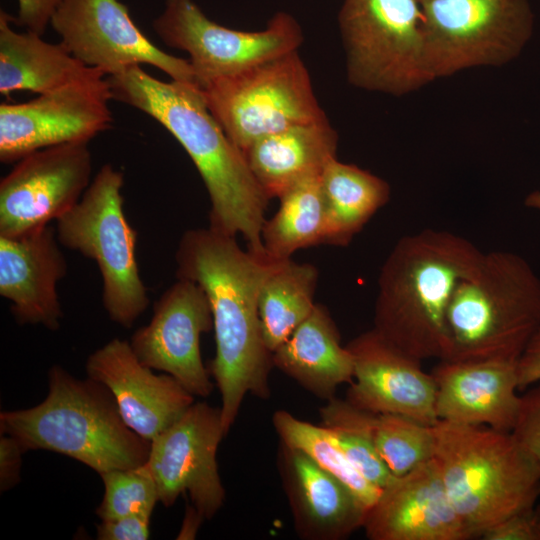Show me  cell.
<instances>
[{
	"mask_svg": "<svg viewBox=\"0 0 540 540\" xmlns=\"http://www.w3.org/2000/svg\"><path fill=\"white\" fill-rule=\"evenodd\" d=\"M177 277L196 282L208 297L216 352L210 373L221 397L227 435L244 398L271 396L272 352L259 317L261 288L280 261L243 250L235 240L208 228L189 229L176 250Z\"/></svg>",
	"mask_w": 540,
	"mask_h": 540,
	"instance_id": "1",
	"label": "cell"
},
{
	"mask_svg": "<svg viewBox=\"0 0 540 540\" xmlns=\"http://www.w3.org/2000/svg\"><path fill=\"white\" fill-rule=\"evenodd\" d=\"M107 80L113 100L155 119L187 152L209 195V227L228 236L241 234L250 252L267 256L261 233L269 199L244 153L209 111L200 89L185 82L161 81L140 65Z\"/></svg>",
	"mask_w": 540,
	"mask_h": 540,
	"instance_id": "2",
	"label": "cell"
},
{
	"mask_svg": "<svg viewBox=\"0 0 540 540\" xmlns=\"http://www.w3.org/2000/svg\"><path fill=\"white\" fill-rule=\"evenodd\" d=\"M483 254L447 230L424 229L400 238L380 270L373 328L420 361L443 359L452 297Z\"/></svg>",
	"mask_w": 540,
	"mask_h": 540,
	"instance_id": "3",
	"label": "cell"
},
{
	"mask_svg": "<svg viewBox=\"0 0 540 540\" xmlns=\"http://www.w3.org/2000/svg\"><path fill=\"white\" fill-rule=\"evenodd\" d=\"M46 398L36 406L0 413V431L24 451L48 450L101 473L148 461L150 441L124 422L111 392L89 377L75 378L61 366L48 374Z\"/></svg>",
	"mask_w": 540,
	"mask_h": 540,
	"instance_id": "4",
	"label": "cell"
},
{
	"mask_svg": "<svg viewBox=\"0 0 540 540\" xmlns=\"http://www.w3.org/2000/svg\"><path fill=\"white\" fill-rule=\"evenodd\" d=\"M539 328L540 277L517 253L487 252L452 297L441 360L519 359Z\"/></svg>",
	"mask_w": 540,
	"mask_h": 540,
	"instance_id": "5",
	"label": "cell"
},
{
	"mask_svg": "<svg viewBox=\"0 0 540 540\" xmlns=\"http://www.w3.org/2000/svg\"><path fill=\"white\" fill-rule=\"evenodd\" d=\"M433 431L432 458L474 538L537 502L540 476L510 432L445 421Z\"/></svg>",
	"mask_w": 540,
	"mask_h": 540,
	"instance_id": "6",
	"label": "cell"
},
{
	"mask_svg": "<svg viewBox=\"0 0 540 540\" xmlns=\"http://www.w3.org/2000/svg\"><path fill=\"white\" fill-rule=\"evenodd\" d=\"M123 184V173L104 164L79 202L56 220V233L61 246L95 261L109 318L130 328L150 299L135 255L137 233L123 208Z\"/></svg>",
	"mask_w": 540,
	"mask_h": 540,
	"instance_id": "7",
	"label": "cell"
},
{
	"mask_svg": "<svg viewBox=\"0 0 540 540\" xmlns=\"http://www.w3.org/2000/svg\"><path fill=\"white\" fill-rule=\"evenodd\" d=\"M338 23L352 85L400 96L434 80L418 0H343Z\"/></svg>",
	"mask_w": 540,
	"mask_h": 540,
	"instance_id": "8",
	"label": "cell"
},
{
	"mask_svg": "<svg viewBox=\"0 0 540 540\" xmlns=\"http://www.w3.org/2000/svg\"><path fill=\"white\" fill-rule=\"evenodd\" d=\"M198 88L213 117L242 152L267 135L328 120L298 50Z\"/></svg>",
	"mask_w": 540,
	"mask_h": 540,
	"instance_id": "9",
	"label": "cell"
},
{
	"mask_svg": "<svg viewBox=\"0 0 540 540\" xmlns=\"http://www.w3.org/2000/svg\"><path fill=\"white\" fill-rule=\"evenodd\" d=\"M433 77L517 58L533 34L528 0H418Z\"/></svg>",
	"mask_w": 540,
	"mask_h": 540,
	"instance_id": "10",
	"label": "cell"
},
{
	"mask_svg": "<svg viewBox=\"0 0 540 540\" xmlns=\"http://www.w3.org/2000/svg\"><path fill=\"white\" fill-rule=\"evenodd\" d=\"M153 29L167 46L188 53L198 87L298 50L303 42L301 26L287 12H276L262 30L242 31L214 22L192 0H167Z\"/></svg>",
	"mask_w": 540,
	"mask_h": 540,
	"instance_id": "11",
	"label": "cell"
},
{
	"mask_svg": "<svg viewBox=\"0 0 540 540\" xmlns=\"http://www.w3.org/2000/svg\"><path fill=\"white\" fill-rule=\"evenodd\" d=\"M50 25L74 57L106 77L146 64L197 86L189 60L151 42L119 0H63Z\"/></svg>",
	"mask_w": 540,
	"mask_h": 540,
	"instance_id": "12",
	"label": "cell"
},
{
	"mask_svg": "<svg viewBox=\"0 0 540 540\" xmlns=\"http://www.w3.org/2000/svg\"><path fill=\"white\" fill-rule=\"evenodd\" d=\"M113 100L105 75L92 76L32 100L0 105V160L8 164L43 148L89 142L110 128Z\"/></svg>",
	"mask_w": 540,
	"mask_h": 540,
	"instance_id": "13",
	"label": "cell"
},
{
	"mask_svg": "<svg viewBox=\"0 0 540 540\" xmlns=\"http://www.w3.org/2000/svg\"><path fill=\"white\" fill-rule=\"evenodd\" d=\"M224 436L220 408L195 401L150 441L146 463L155 480L159 502L170 507L180 495L187 494L204 520L215 516L226 497L216 460Z\"/></svg>",
	"mask_w": 540,
	"mask_h": 540,
	"instance_id": "14",
	"label": "cell"
},
{
	"mask_svg": "<svg viewBox=\"0 0 540 540\" xmlns=\"http://www.w3.org/2000/svg\"><path fill=\"white\" fill-rule=\"evenodd\" d=\"M89 142L40 149L18 160L0 181V236L49 225L71 210L92 179Z\"/></svg>",
	"mask_w": 540,
	"mask_h": 540,
	"instance_id": "15",
	"label": "cell"
},
{
	"mask_svg": "<svg viewBox=\"0 0 540 540\" xmlns=\"http://www.w3.org/2000/svg\"><path fill=\"white\" fill-rule=\"evenodd\" d=\"M213 329L207 295L194 281L178 278L155 302L150 322L129 341L138 359L173 376L191 394L208 397L214 388L200 351V337Z\"/></svg>",
	"mask_w": 540,
	"mask_h": 540,
	"instance_id": "16",
	"label": "cell"
},
{
	"mask_svg": "<svg viewBox=\"0 0 540 540\" xmlns=\"http://www.w3.org/2000/svg\"><path fill=\"white\" fill-rule=\"evenodd\" d=\"M353 358V381L346 400L374 414H398L427 425L438 422L436 385L421 361L405 353L374 328L346 344Z\"/></svg>",
	"mask_w": 540,
	"mask_h": 540,
	"instance_id": "17",
	"label": "cell"
},
{
	"mask_svg": "<svg viewBox=\"0 0 540 540\" xmlns=\"http://www.w3.org/2000/svg\"><path fill=\"white\" fill-rule=\"evenodd\" d=\"M85 367L89 378L111 392L127 426L148 441L195 402L173 376L157 375L144 365L127 340H110L88 357Z\"/></svg>",
	"mask_w": 540,
	"mask_h": 540,
	"instance_id": "18",
	"label": "cell"
},
{
	"mask_svg": "<svg viewBox=\"0 0 540 540\" xmlns=\"http://www.w3.org/2000/svg\"><path fill=\"white\" fill-rule=\"evenodd\" d=\"M363 529L370 540L474 538L453 506L433 458L381 489Z\"/></svg>",
	"mask_w": 540,
	"mask_h": 540,
	"instance_id": "19",
	"label": "cell"
},
{
	"mask_svg": "<svg viewBox=\"0 0 540 540\" xmlns=\"http://www.w3.org/2000/svg\"><path fill=\"white\" fill-rule=\"evenodd\" d=\"M439 361L431 372L438 421L512 430L521 398L518 359Z\"/></svg>",
	"mask_w": 540,
	"mask_h": 540,
	"instance_id": "20",
	"label": "cell"
},
{
	"mask_svg": "<svg viewBox=\"0 0 540 540\" xmlns=\"http://www.w3.org/2000/svg\"><path fill=\"white\" fill-rule=\"evenodd\" d=\"M56 229L50 225L16 237L0 236V295L19 324L61 325L57 284L68 272Z\"/></svg>",
	"mask_w": 540,
	"mask_h": 540,
	"instance_id": "21",
	"label": "cell"
},
{
	"mask_svg": "<svg viewBox=\"0 0 540 540\" xmlns=\"http://www.w3.org/2000/svg\"><path fill=\"white\" fill-rule=\"evenodd\" d=\"M278 469L298 536L342 540L363 528L367 509L340 480L280 442Z\"/></svg>",
	"mask_w": 540,
	"mask_h": 540,
	"instance_id": "22",
	"label": "cell"
},
{
	"mask_svg": "<svg viewBox=\"0 0 540 540\" xmlns=\"http://www.w3.org/2000/svg\"><path fill=\"white\" fill-rule=\"evenodd\" d=\"M274 367L325 401L353 381V358L341 344L328 309L316 303L309 316L273 352Z\"/></svg>",
	"mask_w": 540,
	"mask_h": 540,
	"instance_id": "23",
	"label": "cell"
},
{
	"mask_svg": "<svg viewBox=\"0 0 540 540\" xmlns=\"http://www.w3.org/2000/svg\"><path fill=\"white\" fill-rule=\"evenodd\" d=\"M338 136L329 121L296 125L267 135L243 153L268 199L279 198L300 181L320 175L336 157Z\"/></svg>",
	"mask_w": 540,
	"mask_h": 540,
	"instance_id": "24",
	"label": "cell"
},
{
	"mask_svg": "<svg viewBox=\"0 0 540 540\" xmlns=\"http://www.w3.org/2000/svg\"><path fill=\"white\" fill-rule=\"evenodd\" d=\"M11 16L0 12V93L43 94L71 83L105 75L74 57L63 43H50L42 35L17 32ZM106 76V75H105Z\"/></svg>",
	"mask_w": 540,
	"mask_h": 540,
	"instance_id": "25",
	"label": "cell"
},
{
	"mask_svg": "<svg viewBox=\"0 0 540 540\" xmlns=\"http://www.w3.org/2000/svg\"><path fill=\"white\" fill-rule=\"evenodd\" d=\"M325 244L347 246L390 199L382 178L356 165L331 159L321 173Z\"/></svg>",
	"mask_w": 540,
	"mask_h": 540,
	"instance_id": "26",
	"label": "cell"
},
{
	"mask_svg": "<svg viewBox=\"0 0 540 540\" xmlns=\"http://www.w3.org/2000/svg\"><path fill=\"white\" fill-rule=\"evenodd\" d=\"M318 270L310 263L280 261L259 295L263 339L273 352L309 316L315 302Z\"/></svg>",
	"mask_w": 540,
	"mask_h": 540,
	"instance_id": "27",
	"label": "cell"
},
{
	"mask_svg": "<svg viewBox=\"0 0 540 540\" xmlns=\"http://www.w3.org/2000/svg\"><path fill=\"white\" fill-rule=\"evenodd\" d=\"M278 211L262 228L269 258L291 259L299 249L325 244L326 216L321 174L306 178L279 197Z\"/></svg>",
	"mask_w": 540,
	"mask_h": 540,
	"instance_id": "28",
	"label": "cell"
},
{
	"mask_svg": "<svg viewBox=\"0 0 540 540\" xmlns=\"http://www.w3.org/2000/svg\"><path fill=\"white\" fill-rule=\"evenodd\" d=\"M272 423L281 443L302 451L318 466L343 482L367 511L375 503L381 489L351 464L324 426L301 420L286 410L275 411Z\"/></svg>",
	"mask_w": 540,
	"mask_h": 540,
	"instance_id": "29",
	"label": "cell"
},
{
	"mask_svg": "<svg viewBox=\"0 0 540 540\" xmlns=\"http://www.w3.org/2000/svg\"><path fill=\"white\" fill-rule=\"evenodd\" d=\"M319 414L337 447L368 481L382 489L394 478L375 447L377 414L337 397L326 401Z\"/></svg>",
	"mask_w": 540,
	"mask_h": 540,
	"instance_id": "30",
	"label": "cell"
},
{
	"mask_svg": "<svg viewBox=\"0 0 540 540\" xmlns=\"http://www.w3.org/2000/svg\"><path fill=\"white\" fill-rule=\"evenodd\" d=\"M374 442L386 467L398 477L432 459L433 425L398 414H377Z\"/></svg>",
	"mask_w": 540,
	"mask_h": 540,
	"instance_id": "31",
	"label": "cell"
},
{
	"mask_svg": "<svg viewBox=\"0 0 540 540\" xmlns=\"http://www.w3.org/2000/svg\"><path fill=\"white\" fill-rule=\"evenodd\" d=\"M104 496L96 509L101 520L133 514L151 516L159 502L157 486L147 465L114 469L100 474Z\"/></svg>",
	"mask_w": 540,
	"mask_h": 540,
	"instance_id": "32",
	"label": "cell"
},
{
	"mask_svg": "<svg viewBox=\"0 0 540 540\" xmlns=\"http://www.w3.org/2000/svg\"><path fill=\"white\" fill-rule=\"evenodd\" d=\"M511 435L540 476V384L521 395Z\"/></svg>",
	"mask_w": 540,
	"mask_h": 540,
	"instance_id": "33",
	"label": "cell"
},
{
	"mask_svg": "<svg viewBox=\"0 0 540 540\" xmlns=\"http://www.w3.org/2000/svg\"><path fill=\"white\" fill-rule=\"evenodd\" d=\"M484 540H540V504L535 502L486 530Z\"/></svg>",
	"mask_w": 540,
	"mask_h": 540,
	"instance_id": "34",
	"label": "cell"
},
{
	"mask_svg": "<svg viewBox=\"0 0 540 540\" xmlns=\"http://www.w3.org/2000/svg\"><path fill=\"white\" fill-rule=\"evenodd\" d=\"M150 517L133 514L116 519L101 520L97 525L99 540H146L150 537Z\"/></svg>",
	"mask_w": 540,
	"mask_h": 540,
	"instance_id": "35",
	"label": "cell"
},
{
	"mask_svg": "<svg viewBox=\"0 0 540 540\" xmlns=\"http://www.w3.org/2000/svg\"><path fill=\"white\" fill-rule=\"evenodd\" d=\"M63 0H18V13L12 22L42 35Z\"/></svg>",
	"mask_w": 540,
	"mask_h": 540,
	"instance_id": "36",
	"label": "cell"
},
{
	"mask_svg": "<svg viewBox=\"0 0 540 540\" xmlns=\"http://www.w3.org/2000/svg\"><path fill=\"white\" fill-rule=\"evenodd\" d=\"M20 443L8 434L0 437V490L7 491L20 481L22 453Z\"/></svg>",
	"mask_w": 540,
	"mask_h": 540,
	"instance_id": "37",
	"label": "cell"
},
{
	"mask_svg": "<svg viewBox=\"0 0 540 540\" xmlns=\"http://www.w3.org/2000/svg\"><path fill=\"white\" fill-rule=\"evenodd\" d=\"M517 369L520 391L540 383V328L520 355Z\"/></svg>",
	"mask_w": 540,
	"mask_h": 540,
	"instance_id": "38",
	"label": "cell"
},
{
	"mask_svg": "<svg viewBox=\"0 0 540 540\" xmlns=\"http://www.w3.org/2000/svg\"><path fill=\"white\" fill-rule=\"evenodd\" d=\"M203 521L204 519L192 505L187 506L183 524L177 538L194 539Z\"/></svg>",
	"mask_w": 540,
	"mask_h": 540,
	"instance_id": "39",
	"label": "cell"
},
{
	"mask_svg": "<svg viewBox=\"0 0 540 540\" xmlns=\"http://www.w3.org/2000/svg\"><path fill=\"white\" fill-rule=\"evenodd\" d=\"M524 205L540 213V190H534L524 199Z\"/></svg>",
	"mask_w": 540,
	"mask_h": 540,
	"instance_id": "40",
	"label": "cell"
}]
</instances>
